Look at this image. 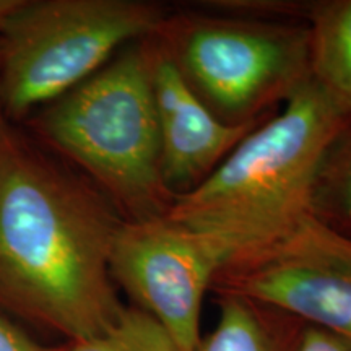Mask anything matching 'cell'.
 Returning a JSON list of instances; mask_svg holds the SVG:
<instances>
[{"instance_id":"cell-14","label":"cell","mask_w":351,"mask_h":351,"mask_svg":"<svg viewBox=\"0 0 351 351\" xmlns=\"http://www.w3.org/2000/svg\"><path fill=\"white\" fill-rule=\"evenodd\" d=\"M295 351H351L343 341L330 335V333L319 330L315 327L304 326L298 339Z\"/></svg>"},{"instance_id":"cell-15","label":"cell","mask_w":351,"mask_h":351,"mask_svg":"<svg viewBox=\"0 0 351 351\" xmlns=\"http://www.w3.org/2000/svg\"><path fill=\"white\" fill-rule=\"evenodd\" d=\"M20 0H0V26L10 13L15 10V7L19 5Z\"/></svg>"},{"instance_id":"cell-2","label":"cell","mask_w":351,"mask_h":351,"mask_svg":"<svg viewBox=\"0 0 351 351\" xmlns=\"http://www.w3.org/2000/svg\"><path fill=\"white\" fill-rule=\"evenodd\" d=\"M351 121L307 82L241 142L166 218L205 238L228 263L278 243L309 218L327 147Z\"/></svg>"},{"instance_id":"cell-4","label":"cell","mask_w":351,"mask_h":351,"mask_svg":"<svg viewBox=\"0 0 351 351\" xmlns=\"http://www.w3.org/2000/svg\"><path fill=\"white\" fill-rule=\"evenodd\" d=\"M150 36L223 124H262L309 82L304 21L171 10Z\"/></svg>"},{"instance_id":"cell-12","label":"cell","mask_w":351,"mask_h":351,"mask_svg":"<svg viewBox=\"0 0 351 351\" xmlns=\"http://www.w3.org/2000/svg\"><path fill=\"white\" fill-rule=\"evenodd\" d=\"M67 351H181L168 330L135 306H124L111 327L91 339L72 341Z\"/></svg>"},{"instance_id":"cell-3","label":"cell","mask_w":351,"mask_h":351,"mask_svg":"<svg viewBox=\"0 0 351 351\" xmlns=\"http://www.w3.org/2000/svg\"><path fill=\"white\" fill-rule=\"evenodd\" d=\"M143 39L25 119L34 142L85 176L127 221L163 218L174 202Z\"/></svg>"},{"instance_id":"cell-10","label":"cell","mask_w":351,"mask_h":351,"mask_svg":"<svg viewBox=\"0 0 351 351\" xmlns=\"http://www.w3.org/2000/svg\"><path fill=\"white\" fill-rule=\"evenodd\" d=\"M309 82L351 117V0H315L307 13Z\"/></svg>"},{"instance_id":"cell-1","label":"cell","mask_w":351,"mask_h":351,"mask_svg":"<svg viewBox=\"0 0 351 351\" xmlns=\"http://www.w3.org/2000/svg\"><path fill=\"white\" fill-rule=\"evenodd\" d=\"M124 218L85 176L0 124V306L72 341L124 309L109 257Z\"/></svg>"},{"instance_id":"cell-5","label":"cell","mask_w":351,"mask_h":351,"mask_svg":"<svg viewBox=\"0 0 351 351\" xmlns=\"http://www.w3.org/2000/svg\"><path fill=\"white\" fill-rule=\"evenodd\" d=\"M171 12L150 0H20L0 26V99L8 122L80 85Z\"/></svg>"},{"instance_id":"cell-7","label":"cell","mask_w":351,"mask_h":351,"mask_svg":"<svg viewBox=\"0 0 351 351\" xmlns=\"http://www.w3.org/2000/svg\"><path fill=\"white\" fill-rule=\"evenodd\" d=\"M219 252L197 232L166 217L124 219L109 271L134 306L163 326L181 351H197L205 295L223 267Z\"/></svg>"},{"instance_id":"cell-6","label":"cell","mask_w":351,"mask_h":351,"mask_svg":"<svg viewBox=\"0 0 351 351\" xmlns=\"http://www.w3.org/2000/svg\"><path fill=\"white\" fill-rule=\"evenodd\" d=\"M212 289L282 311L351 350V238L313 215L278 243L221 267Z\"/></svg>"},{"instance_id":"cell-9","label":"cell","mask_w":351,"mask_h":351,"mask_svg":"<svg viewBox=\"0 0 351 351\" xmlns=\"http://www.w3.org/2000/svg\"><path fill=\"white\" fill-rule=\"evenodd\" d=\"M217 293V324L197 351H295L304 324L238 293Z\"/></svg>"},{"instance_id":"cell-16","label":"cell","mask_w":351,"mask_h":351,"mask_svg":"<svg viewBox=\"0 0 351 351\" xmlns=\"http://www.w3.org/2000/svg\"><path fill=\"white\" fill-rule=\"evenodd\" d=\"M5 121V116H3V109H2V99H0V124Z\"/></svg>"},{"instance_id":"cell-8","label":"cell","mask_w":351,"mask_h":351,"mask_svg":"<svg viewBox=\"0 0 351 351\" xmlns=\"http://www.w3.org/2000/svg\"><path fill=\"white\" fill-rule=\"evenodd\" d=\"M143 43L160 127L161 168L176 199L200 186L261 124H223L192 93L155 39L147 36Z\"/></svg>"},{"instance_id":"cell-13","label":"cell","mask_w":351,"mask_h":351,"mask_svg":"<svg viewBox=\"0 0 351 351\" xmlns=\"http://www.w3.org/2000/svg\"><path fill=\"white\" fill-rule=\"evenodd\" d=\"M0 351H67V346H47L0 315Z\"/></svg>"},{"instance_id":"cell-11","label":"cell","mask_w":351,"mask_h":351,"mask_svg":"<svg viewBox=\"0 0 351 351\" xmlns=\"http://www.w3.org/2000/svg\"><path fill=\"white\" fill-rule=\"evenodd\" d=\"M311 213L351 238V121L328 145L313 184Z\"/></svg>"}]
</instances>
